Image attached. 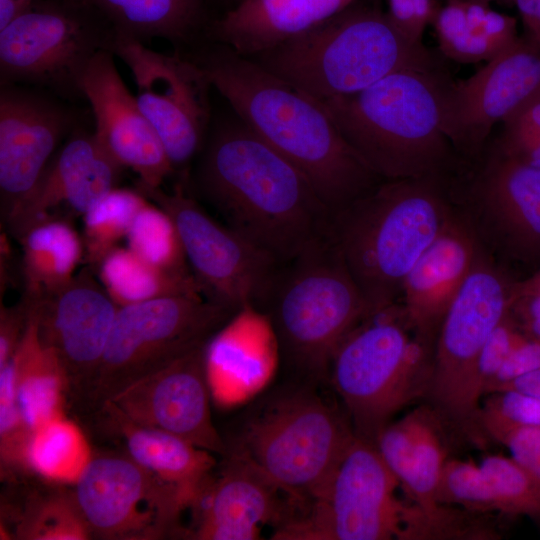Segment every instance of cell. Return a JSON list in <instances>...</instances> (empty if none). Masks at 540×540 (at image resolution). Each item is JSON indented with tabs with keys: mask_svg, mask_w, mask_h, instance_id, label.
Here are the masks:
<instances>
[{
	"mask_svg": "<svg viewBox=\"0 0 540 540\" xmlns=\"http://www.w3.org/2000/svg\"><path fill=\"white\" fill-rule=\"evenodd\" d=\"M388 15L394 24L411 40L423 43L416 36L410 0H387Z\"/></svg>",
	"mask_w": 540,
	"mask_h": 540,
	"instance_id": "681fc988",
	"label": "cell"
},
{
	"mask_svg": "<svg viewBox=\"0 0 540 540\" xmlns=\"http://www.w3.org/2000/svg\"><path fill=\"white\" fill-rule=\"evenodd\" d=\"M208 1H209L210 5H212L214 3H219V4H227V5L230 4V7H232L236 3L237 0H208Z\"/></svg>",
	"mask_w": 540,
	"mask_h": 540,
	"instance_id": "db71d44e",
	"label": "cell"
},
{
	"mask_svg": "<svg viewBox=\"0 0 540 540\" xmlns=\"http://www.w3.org/2000/svg\"><path fill=\"white\" fill-rule=\"evenodd\" d=\"M500 513L540 519V480L513 457L487 455L480 463Z\"/></svg>",
	"mask_w": 540,
	"mask_h": 540,
	"instance_id": "8d00e7d4",
	"label": "cell"
},
{
	"mask_svg": "<svg viewBox=\"0 0 540 540\" xmlns=\"http://www.w3.org/2000/svg\"><path fill=\"white\" fill-rule=\"evenodd\" d=\"M434 343L398 303L370 315L345 338L329 378L357 436L374 443L395 414L428 392Z\"/></svg>",
	"mask_w": 540,
	"mask_h": 540,
	"instance_id": "9c48e42d",
	"label": "cell"
},
{
	"mask_svg": "<svg viewBox=\"0 0 540 540\" xmlns=\"http://www.w3.org/2000/svg\"><path fill=\"white\" fill-rule=\"evenodd\" d=\"M481 1H483V0H481ZM484 2H485V1H484Z\"/></svg>",
	"mask_w": 540,
	"mask_h": 540,
	"instance_id": "11a10c76",
	"label": "cell"
},
{
	"mask_svg": "<svg viewBox=\"0 0 540 540\" xmlns=\"http://www.w3.org/2000/svg\"><path fill=\"white\" fill-rule=\"evenodd\" d=\"M479 412L514 425L540 426V397L501 390L488 394Z\"/></svg>",
	"mask_w": 540,
	"mask_h": 540,
	"instance_id": "f6af8a7d",
	"label": "cell"
},
{
	"mask_svg": "<svg viewBox=\"0 0 540 540\" xmlns=\"http://www.w3.org/2000/svg\"><path fill=\"white\" fill-rule=\"evenodd\" d=\"M10 362L17 402L31 431L65 414L63 369L55 353L41 342L30 315L25 335Z\"/></svg>",
	"mask_w": 540,
	"mask_h": 540,
	"instance_id": "f1b7e54d",
	"label": "cell"
},
{
	"mask_svg": "<svg viewBox=\"0 0 540 540\" xmlns=\"http://www.w3.org/2000/svg\"><path fill=\"white\" fill-rule=\"evenodd\" d=\"M484 247L455 211L406 276L397 301L409 322L436 339L440 324Z\"/></svg>",
	"mask_w": 540,
	"mask_h": 540,
	"instance_id": "d4e9b609",
	"label": "cell"
},
{
	"mask_svg": "<svg viewBox=\"0 0 540 540\" xmlns=\"http://www.w3.org/2000/svg\"><path fill=\"white\" fill-rule=\"evenodd\" d=\"M94 456L83 430L66 414L34 429L27 450L30 472L42 480L74 485Z\"/></svg>",
	"mask_w": 540,
	"mask_h": 540,
	"instance_id": "1f68e13d",
	"label": "cell"
},
{
	"mask_svg": "<svg viewBox=\"0 0 540 540\" xmlns=\"http://www.w3.org/2000/svg\"><path fill=\"white\" fill-rule=\"evenodd\" d=\"M188 56L234 114L307 178L332 214L383 180L317 100L226 45L210 42Z\"/></svg>",
	"mask_w": 540,
	"mask_h": 540,
	"instance_id": "7a4b0ae2",
	"label": "cell"
},
{
	"mask_svg": "<svg viewBox=\"0 0 540 540\" xmlns=\"http://www.w3.org/2000/svg\"><path fill=\"white\" fill-rule=\"evenodd\" d=\"M247 58L315 100L357 93L403 69L447 68L440 52L411 40L387 12L358 0Z\"/></svg>",
	"mask_w": 540,
	"mask_h": 540,
	"instance_id": "8992f818",
	"label": "cell"
},
{
	"mask_svg": "<svg viewBox=\"0 0 540 540\" xmlns=\"http://www.w3.org/2000/svg\"><path fill=\"white\" fill-rule=\"evenodd\" d=\"M431 24L439 52L445 58L458 63H477L499 55L485 37L470 28L463 0H447L438 6Z\"/></svg>",
	"mask_w": 540,
	"mask_h": 540,
	"instance_id": "f35d334b",
	"label": "cell"
},
{
	"mask_svg": "<svg viewBox=\"0 0 540 540\" xmlns=\"http://www.w3.org/2000/svg\"><path fill=\"white\" fill-rule=\"evenodd\" d=\"M194 183L226 225L280 264L329 234L332 213L307 178L236 115L210 133Z\"/></svg>",
	"mask_w": 540,
	"mask_h": 540,
	"instance_id": "6da1fadb",
	"label": "cell"
},
{
	"mask_svg": "<svg viewBox=\"0 0 540 540\" xmlns=\"http://www.w3.org/2000/svg\"><path fill=\"white\" fill-rule=\"evenodd\" d=\"M49 482L25 492L13 517V536L20 540H88L91 530L73 489Z\"/></svg>",
	"mask_w": 540,
	"mask_h": 540,
	"instance_id": "4dcf8cb0",
	"label": "cell"
},
{
	"mask_svg": "<svg viewBox=\"0 0 540 540\" xmlns=\"http://www.w3.org/2000/svg\"><path fill=\"white\" fill-rule=\"evenodd\" d=\"M17 402L11 362L0 368V463L1 474L9 477L30 472L27 450L31 437Z\"/></svg>",
	"mask_w": 540,
	"mask_h": 540,
	"instance_id": "ab89813d",
	"label": "cell"
},
{
	"mask_svg": "<svg viewBox=\"0 0 540 540\" xmlns=\"http://www.w3.org/2000/svg\"><path fill=\"white\" fill-rule=\"evenodd\" d=\"M478 423L510 451L511 457L540 480V426L514 425L481 412Z\"/></svg>",
	"mask_w": 540,
	"mask_h": 540,
	"instance_id": "b9f144b4",
	"label": "cell"
},
{
	"mask_svg": "<svg viewBox=\"0 0 540 540\" xmlns=\"http://www.w3.org/2000/svg\"><path fill=\"white\" fill-rule=\"evenodd\" d=\"M532 286L540 289V271H538L533 277L526 280Z\"/></svg>",
	"mask_w": 540,
	"mask_h": 540,
	"instance_id": "f5cc1de1",
	"label": "cell"
},
{
	"mask_svg": "<svg viewBox=\"0 0 540 540\" xmlns=\"http://www.w3.org/2000/svg\"><path fill=\"white\" fill-rule=\"evenodd\" d=\"M191 507L194 519L187 538L255 540L264 525H279L288 512L283 491L244 457L228 451ZM284 494V493H283Z\"/></svg>",
	"mask_w": 540,
	"mask_h": 540,
	"instance_id": "603a6c76",
	"label": "cell"
},
{
	"mask_svg": "<svg viewBox=\"0 0 540 540\" xmlns=\"http://www.w3.org/2000/svg\"><path fill=\"white\" fill-rule=\"evenodd\" d=\"M94 272L86 266L56 291L34 300L23 297L41 342L61 364L67 403L79 410L100 365L119 308Z\"/></svg>",
	"mask_w": 540,
	"mask_h": 540,
	"instance_id": "e0dca14e",
	"label": "cell"
},
{
	"mask_svg": "<svg viewBox=\"0 0 540 540\" xmlns=\"http://www.w3.org/2000/svg\"><path fill=\"white\" fill-rule=\"evenodd\" d=\"M188 177L172 191L140 181L136 189L166 211L176 225L191 272L209 300L233 312L261 309L280 263L234 229L210 216L188 194Z\"/></svg>",
	"mask_w": 540,
	"mask_h": 540,
	"instance_id": "4fadbf2b",
	"label": "cell"
},
{
	"mask_svg": "<svg viewBox=\"0 0 540 540\" xmlns=\"http://www.w3.org/2000/svg\"><path fill=\"white\" fill-rule=\"evenodd\" d=\"M400 482L374 443L355 434L333 472L309 499L292 505L277 540L473 539L470 514L430 512L397 496Z\"/></svg>",
	"mask_w": 540,
	"mask_h": 540,
	"instance_id": "277c9868",
	"label": "cell"
},
{
	"mask_svg": "<svg viewBox=\"0 0 540 540\" xmlns=\"http://www.w3.org/2000/svg\"><path fill=\"white\" fill-rule=\"evenodd\" d=\"M507 389H513L540 397V369L518 378L502 390Z\"/></svg>",
	"mask_w": 540,
	"mask_h": 540,
	"instance_id": "816d5d0a",
	"label": "cell"
},
{
	"mask_svg": "<svg viewBox=\"0 0 540 540\" xmlns=\"http://www.w3.org/2000/svg\"><path fill=\"white\" fill-rule=\"evenodd\" d=\"M540 89V47L525 36L471 77L447 87L443 131L460 158L479 154L495 124Z\"/></svg>",
	"mask_w": 540,
	"mask_h": 540,
	"instance_id": "ac0fdd59",
	"label": "cell"
},
{
	"mask_svg": "<svg viewBox=\"0 0 540 540\" xmlns=\"http://www.w3.org/2000/svg\"><path fill=\"white\" fill-rule=\"evenodd\" d=\"M496 146L508 157L540 168V89L503 122Z\"/></svg>",
	"mask_w": 540,
	"mask_h": 540,
	"instance_id": "60d3db41",
	"label": "cell"
},
{
	"mask_svg": "<svg viewBox=\"0 0 540 540\" xmlns=\"http://www.w3.org/2000/svg\"><path fill=\"white\" fill-rule=\"evenodd\" d=\"M125 240L129 249L158 267L191 272L175 223L150 200L137 213Z\"/></svg>",
	"mask_w": 540,
	"mask_h": 540,
	"instance_id": "d590c367",
	"label": "cell"
},
{
	"mask_svg": "<svg viewBox=\"0 0 540 540\" xmlns=\"http://www.w3.org/2000/svg\"><path fill=\"white\" fill-rule=\"evenodd\" d=\"M101 285L118 307L158 298L203 294L191 272L158 267L127 246L112 250L95 269Z\"/></svg>",
	"mask_w": 540,
	"mask_h": 540,
	"instance_id": "f546056e",
	"label": "cell"
},
{
	"mask_svg": "<svg viewBox=\"0 0 540 540\" xmlns=\"http://www.w3.org/2000/svg\"><path fill=\"white\" fill-rule=\"evenodd\" d=\"M32 2L33 0H0V31L24 13Z\"/></svg>",
	"mask_w": 540,
	"mask_h": 540,
	"instance_id": "f907efd6",
	"label": "cell"
},
{
	"mask_svg": "<svg viewBox=\"0 0 540 540\" xmlns=\"http://www.w3.org/2000/svg\"><path fill=\"white\" fill-rule=\"evenodd\" d=\"M539 369L540 338L524 330L490 384L486 395L500 391L518 378Z\"/></svg>",
	"mask_w": 540,
	"mask_h": 540,
	"instance_id": "bcb514c9",
	"label": "cell"
},
{
	"mask_svg": "<svg viewBox=\"0 0 540 540\" xmlns=\"http://www.w3.org/2000/svg\"><path fill=\"white\" fill-rule=\"evenodd\" d=\"M447 459L437 420L432 411L422 407L415 444L400 485L427 511L438 512L444 507L438 504L436 495Z\"/></svg>",
	"mask_w": 540,
	"mask_h": 540,
	"instance_id": "e575fe53",
	"label": "cell"
},
{
	"mask_svg": "<svg viewBox=\"0 0 540 540\" xmlns=\"http://www.w3.org/2000/svg\"><path fill=\"white\" fill-rule=\"evenodd\" d=\"M148 199L135 189L116 187L83 216L84 262L94 271L121 240Z\"/></svg>",
	"mask_w": 540,
	"mask_h": 540,
	"instance_id": "d6a6232c",
	"label": "cell"
},
{
	"mask_svg": "<svg viewBox=\"0 0 540 540\" xmlns=\"http://www.w3.org/2000/svg\"><path fill=\"white\" fill-rule=\"evenodd\" d=\"M17 240L22 249L24 298H41L67 284L84 261L82 237L68 220L38 222Z\"/></svg>",
	"mask_w": 540,
	"mask_h": 540,
	"instance_id": "83f0119b",
	"label": "cell"
},
{
	"mask_svg": "<svg viewBox=\"0 0 540 540\" xmlns=\"http://www.w3.org/2000/svg\"><path fill=\"white\" fill-rule=\"evenodd\" d=\"M234 313L203 294L119 307L81 411L96 413L128 386L205 345Z\"/></svg>",
	"mask_w": 540,
	"mask_h": 540,
	"instance_id": "30bf717a",
	"label": "cell"
},
{
	"mask_svg": "<svg viewBox=\"0 0 540 540\" xmlns=\"http://www.w3.org/2000/svg\"><path fill=\"white\" fill-rule=\"evenodd\" d=\"M29 321L28 304L24 298L13 306L1 305L0 368L6 365L19 347Z\"/></svg>",
	"mask_w": 540,
	"mask_h": 540,
	"instance_id": "7dc6e473",
	"label": "cell"
},
{
	"mask_svg": "<svg viewBox=\"0 0 540 540\" xmlns=\"http://www.w3.org/2000/svg\"><path fill=\"white\" fill-rule=\"evenodd\" d=\"M515 283L483 249L438 329L428 393L441 414L461 425L478 422V360L510 311Z\"/></svg>",
	"mask_w": 540,
	"mask_h": 540,
	"instance_id": "8fae6325",
	"label": "cell"
},
{
	"mask_svg": "<svg viewBox=\"0 0 540 540\" xmlns=\"http://www.w3.org/2000/svg\"><path fill=\"white\" fill-rule=\"evenodd\" d=\"M106 23L111 35L146 43L169 41L186 54L208 39L214 18L208 0H82ZM190 52V53H191Z\"/></svg>",
	"mask_w": 540,
	"mask_h": 540,
	"instance_id": "4316f807",
	"label": "cell"
},
{
	"mask_svg": "<svg viewBox=\"0 0 540 540\" xmlns=\"http://www.w3.org/2000/svg\"><path fill=\"white\" fill-rule=\"evenodd\" d=\"M500 1L514 5L522 19L524 35L540 47V0H484Z\"/></svg>",
	"mask_w": 540,
	"mask_h": 540,
	"instance_id": "c3c4849f",
	"label": "cell"
},
{
	"mask_svg": "<svg viewBox=\"0 0 540 540\" xmlns=\"http://www.w3.org/2000/svg\"><path fill=\"white\" fill-rule=\"evenodd\" d=\"M237 1H238V0H237ZM237 1H236V2H237Z\"/></svg>",
	"mask_w": 540,
	"mask_h": 540,
	"instance_id": "9f6ffc18",
	"label": "cell"
},
{
	"mask_svg": "<svg viewBox=\"0 0 540 540\" xmlns=\"http://www.w3.org/2000/svg\"><path fill=\"white\" fill-rule=\"evenodd\" d=\"M80 90L95 117L94 134L109 155L124 169L135 172L138 181L161 186L174 170L136 96L123 82L111 52L95 54L81 77Z\"/></svg>",
	"mask_w": 540,
	"mask_h": 540,
	"instance_id": "44dd1931",
	"label": "cell"
},
{
	"mask_svg": "<svg viewBox=\"0 0 540 540\" xmlns=\"http://www.w3.org/2000/svg\"><path fill=\"white\" fill-rule=\"evenodd\" d=\"M463 3L470 28L485 37L499 54L519 40L515 17L497 12L481 0Z\"/></svg>",
	"mask_w": 540,
	"mask_h": 540,
	"instance_id": "ee69618b",
	"label": "cell"
},
{
	"mask_svg": "<svg viewBox=\"0 0 540 540\" xmlns=\"http://www.w3.org/2000/svg\"><path fill=\"white\" fill-rule=\"evenodd\" d=\"M105 430L116 437L137 464L161 480L177 487L191 507L212 477L213 453L173 434L136 423L111 401L99 411Z\"/></svg>",
	"mask_w": 540,
	"mask_h": 540,
	"instance_id": "484cf974",
	"label": "cell"
},
{
	"mask_svg": "<svg viewBox=\"0 0 540 540\" xmlns=\"http://www.w3.org/2000/svg\"><path fill=\"white\" fill-rule=\"evenodd\" d=\"M523 332L509 311L488 338L477 365V379L483 396Z\"/></svg>",
	"mask_w": 540,
	"mask_h": 540,
	"instance_id": "7bdbcfd3",
	"label": "cell"
},
{
	"mask_svg": "<svg viewBox=\"0 0 540 540\" xmlns=\"http://www.w3.org/2000/svg\"><path fill=\"white\" fill-rule=\"evenodd\" d=\"M447 68L403 69L351 95L317 100L383 180L447 176L460 157L443 131Z\"/></svg>",
	"mask_w": 540,
	"mask_h": 540,
	"instance_id": "3957f363",
	"label": "cell"
},
{
	"mask_svg": "<svg viewBox=\"0 0 540 540\" xmlns=\"http://www.w3.org/2000/svg\"><path fill=\"white\" fill-rule=\"evenodd\" d=\"M355 0H287L269 19L230 48L251 57L286 41L345 9Z\"/></svg>",
	"mask_w": 540,
	"mask_h": 540,
	"instance_id": "836d02e7",
	"label": "cell"
},
{
	"mask_svg": "<svg viewBox=\"0 0 540 540\" xmlns=\"http://www.w3.org/2000/svg\"><path fill=\"white\" fill-rule=\"evenodd\" d=\"M447 184L484 248L540 261V168L508 157L492 141L475 157L461 158Z\"/></svg>",
	"mask_w": 540,
	"mask_h": 540,
	"instance_id": "5bb4252c",
	"label": "cell"
},
{
	"mask_svg": "<svg viewBox=\"0 0 540 540\" xmlns=\"http://www.w3.org/2000/svg\"><path fill=\"white\" fill-rule=\"evenodd\" d=\"M280 359L269 316L253 305L240 308L204 347L212 400L229 407L248 398L269 381Z\"/></svg>",
	"mask_w": 540,
	"mask_h": 540,
	"instance_id": "cb8c5ba5",
	"label": "cell"
},
{
	"mask_svg": "<svg viewBox=\"0 0 540 540\" xmlns=\"http://www.w3.org/2000/svg\"><path fill=\"white\" fill-rule=\"evenodd\" d=\"M123 170L94 133L74 131L32 193L5 224L17 239L38 222L82 217L118 187Z\"/></svg>",
	"mask_w": 540,
	"mask_h": 540,
	"instance_id": "7402d4cb",
	"label": "cell"
},
{
	"mask_svg": "<svg viewBox=\"0 0 540 540\" xmlns=\"http://www.w3.org/2000/svg\"><path fill=\"white\" fill-rule=\"evenodd\" d=\"M453 212L446 176H428L382 180L332 214L329 235L373 313L397 303Z\"/></svg>",
	"mask_w": 540,
	"mask_h": 540,
	"instance_id": "5b68a950",
	"label": "cell"
},
{
	"mask_svg": "<svg viewBox=\"0 0 540 540\" xmlns=\"http://www.w3.org/2000/svg\"><path fill=\"white\" fill-rule=\"evenodd\" d=\"M93 538L159 540L186 536L181 516L190 499L126 453L94 452L73 485Z\"/></svg>",
	"mask_w": 540,
	"mask_h": 540,
	"instance_id": "9a60e30c",
	"label": "cell"
},
{
	"mask_svg": "<svg viewBox=\"0 0 540 540\" xmlns=\"http://www.w3.org/2000/svg\"><path fill=\"white\" fill-rule=\"evenodd\" d=\"M205 345L138 380L110 401L140 425L225 456L228 447L214 426L210 411Z\"/></svg>",
	"mask_w": 540,
	"mask_h": 540,
	"instance_id": "d6986e66",
	"label": "cell"
},
{
	"mask_svg": "<svg viewBox=\"0 0 540 540\" xmlns=\"http://www.w3.org/2000/svg\"><path fill=\"white\" fill-rule=\"evenodd\" d=\"M439 505L458 506L474 514L499 512L492 486L480 464L447 459L437 489Z\"/></svg>",
	"mask_w": 540,
	"mask_h": 540,
	"instance_id": "74e56055",
	"label": "cell"
},
{
	"mask_svg": "<svg viewBox=\"0 0 540 540\" xmlns=\"http://www.w3.org/2000/svg\"><path fill=\"white\" fill-rule=\"evenodd\" d=\"M106 50L130 69L139 107L174 172L188 176L189 164L206 142L211 116L212 85L205 71L187 54H163L126 37L111 35Z\"/></svg>",
	"mask_w": 540,
	"mask_h": 540,
	"instance_id": "2e32d148",
	"label": "cell"
},
{
	"mask_svg": "<svg viewBox=\"0 0 540 540\" xmlns=\"http://www.w3.org/2000/svg\"><path fill=\"white\" fill-rule=\"evenodd\" d=\"M262 310L281 359L302 382L313 384L329 378L341 343L374 314L329 234L280 265Z\"/></svg>",
	"mask_w": 540,
	"mask_h": 540,
	"instance_id": "52a82bcc",
	"label": "cell"
},
{
	"mask_svg": "<svg viewBox=\"0 0 540 540\" xmlns=\"http://www.w3.org/2000/svg\"><path fill=\"white\" fill-rule=\"evenodd\" d=\"M110 36L82 0H33L0 31L1 85L32 84L62 98L83 97L81 77Z\"/></svg>",
	"mask_w": 540,
	"mask_h": 540,
	"instance_id": "7c38bea8",
	"label": "cell"
},
{
	"mask_svg": "<svg viewBox=\"0 0 540 540\" xmlns=\"http://www.w3.org/2000/svg\"><path fill=\"white\" fill-rule=\"evenodd\" d=\"M354 436L347 415L305 382L263 399L228 451L251 462L295 505L321 488Z\"/></svg>",
	"mask_w": 540,
	"mask_h": 540,
	"instance_id": "ba28073f",
	"label": "cell"
},
{
	"mask_svg": "<svg viewBox=\"0 0 540 540\" xmlns=\"http://www.w3.org/2000/svg\"><path fill=\"white\" fill-rule=\"evenodd\" d=\"M72 126V114L57 102L1 85L0 196L5 222L37 186Z\"/></svg>",
	"mask_w": 540,
	"mask_h": 540,
	"instance_id": "ffe728a7",
	"label": "cell"
}]
</instances>
